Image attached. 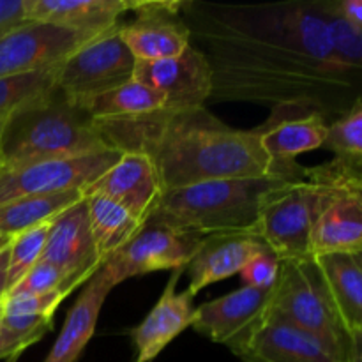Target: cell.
<instances>
[{
    "instance_id": "1",
    "label": "cell",
    "mask_w": 362,
    "mask_h": 362,
    "mask_svg": "<svg viewBox=\"0 0 362 362\" xmlns=\"http://www.w3.org/2000/svg\"><path fill=\"white\" fill-rule=\"evenodd\" d=\"M98 126L108 148L148 156L163 191L207 180L272 175L257 131L230 127L205 106L179 112L159 110L138 119L105 120Z\"/></svg>"
},
{
    "instance_id": "2",
    "label": "cell",
    "mask_w": 362,
    "mask_h": 362,
    "mask_svg": "<svg viewBox=\"0 0 362 362\" xmlns=\"http://www.w3.org/2000/svg\"><path fill=\"white\" fill-rule=\"evenodd\" d=\"M108 151L98 122L53 85L11 112L0 127V168Z\"/></svg>"
},
{
    "instance_id": "3",
    "label": "cell",
    "mask_w": 362,
    "mask_h": 362,
    "mask_svg": "<svg viewBox=\"0 0 362 362\" xmlns=\"http://www.w3.org/2000/svg\"><path fill=\"white\" fill-rule=\"evenodd\" d=\"M285 177L221 179L168 189L148 219L166 223L184 232L211 235L223 232H251L269 191Z\"/></svg>"
},
{
    "instance_id": "4",
    "label": "cell",
    "mask_w": 362,
    "mask_h": 362,
    "mask_svg": "<svg viewBox=\"0 0 362 362\" xmlns=\"http://www.w3.org/2000/svg\"><path fill=\"white\" fill-rule=\"evenodd\" d=\"M271 311L324 341L343 362H361V345L346 332L313 258L281 260Z\"/></svg>"
},
{
    "instance_id": "5",
    "label": "cell",
    "mask_w": 362,
    "mask_h": 362,
    "mask_svg": "<svg viewBox=\"0 0 362 362\" xmlns=\"http://www.w3.org/2000/svg\"><path fill=\"white\" fill-rule=\"evenodd\" d=\"M119 25L81 45L57 66L55 87L67 99L81 103L133 78L136 60L120 39Z\"/></svg>"
},
{
    "instance_id": "6",
    "label": "cell",
    "mask_w": 362,
    "mask_h": 362,
    "mask_svg": "<svg viewBox=\"0 0 362 362\" xmlns=\"http://www.w3.org/2000/svg\"><path fill=\"white\" fill-rule=\"evenodd\" d=\"M200 243L202 235L198 233L184 232L166 223L148 219L126 246L101 265L115 286L151 272L177 269L186 271Z\"/></svg>"
},
{
    "instance_id": "7",
    "label": "cell",
    "mask_w": 362,
    "mask_h": 362,
    "mask_svg": "<svg viewBox=\"0 0 362 362\" xmlns=\"http://www.w3.org/2000/svg\"><path fill=\"white\" fill-rule=\"evenodd\" d=\"M120 156L122 152L108 148L80 158L55 159L11 170L0 168V205L23 197L85 191L112 168Z\"/></svg>"
},
{
    "instance_id": "8",
    "label": "cell",
    "mask_w": 362,
    "mask_h": 362,
    "mask_svg": "<svg viewBox=\"0 0 362 362\" xmlns=\"http://www.w3.org/2000/svg\"><path fill=\"white\" fill-rule=\"evenodd\" d=\"M94 37L53 23L25 21L0 37V80L53 69Z\"/></svg>"
},
{
    "instance_id": "9",
    "label": "cell",
    "mask_w": 362,
    "mask_h": 362,
    "mask_svg": "<svg viewBox=\"0 0 362 362\" xmlns=\"http://www.w3.org/2000/svg\"><path fill=\"white\" fill-rule=\"evenodd\" d=\"M133 78L159 92L165 98L163 110L173 112L205 106L214 87L211 62L193 45L177 57L134 62Z\"/></svg>"
},
{
    "instance_id": "10",
    "label": "cell",
    "mask_w": 362,
    "mask_h": 362,
    "mask_svg": "<svg viewBox=\"0 0 362 362\" xmlns=\"http://www.w3.org/2000/svg\"><path fill=\"white\" fill-rule=\"evenodd\" d=\"M327 126L318 112L292 106V113H274L264 126L257 127L255 131L271 161L272 175L285 179L299 175L303 165L296 161L297 156L324 147Z\"/></svg>"
},
{
    "instance_id": "11",
    "label": "cell",
    "mask_w": 362,
    "mask_h": 362,
    "mask_svg": "<svg viewBox=\"0 0 362 362\" xmlns=\"http://www.w3.org/2000/svg\"><path fill=\"white\" fill-rule=\"evenodd\" d=\"M272 300V288L260 290L240 286L239 290L194 308L191 327L214 343L230 350L244 341L267 315Z\"/></svg>"
},
{
    "instance_id": "12",
    "label": "cell",
    "mask_w": 362,
    "mask_h": 362,
    "mask_svg": "<svg viewBox=\"0 0 362 362\" xmlns=\"http://www.w3.org/2000/svg\"><path fill=\"white\" fill-rule=\"evenodd\" d=\"M41 260L62 272L69 292L101 267L88 225L85 197L49 223Z\"/></svg>"
},
{
    "instance_id": "13",
    "label": "cell",
    "mask_w": 362,
    "mask_h": 362,
    "mask_svg": "<svg viewBox=\"0 0 362 362\" xmlns=\"http://www.w3.org/2000/svg\"><path fill=\"white\" fill-rule=\"evenodd\" d=\"M180 4L133 2L136 20L119 25L120 39L136 62L177 57L191 46V32L177 18Z\"/></svg>"
},
{
    "instance_id": "14",
    "label": "cell",
    "mask_w": 362,
    "mask_h": 362,
    "mask_svg": "<svg viewBox=\"0 0 362 362\" xmlns=\"http://www.w3.org/2000/svg\"><path fill=\"white\" fill-rule=\"evenodd\" d=\"M232 352L243 362H343L324 341L283 320L271 308L262 324Z\"/></svg>"
},
{
    "instance_id": "15",
    "label": "cell",
    "mask_w": 362,
    "mask_h": 362,
    "mask_svg": "<svg viewBox=\"0 0 362 362\" xmlns=\"http://www.w3.org/2000/svg\"><path fill=\"white\" fill-rule=\"evenodd\" d=\"M88 193L110 198L145 225L165 191L148 156L122 152L119 161L83 191V194Z\"/></svg>"
},
{
    "instance_id": "16",
    "label": "cell",
    "mask_w": 362,
    "mask_h": 362,
    "mask_svg": "<svg viewBox=\"0 0 362 362\" xmlns=\"http://www.w3.org/2000/svg\"><path fill=\"white\" fill-rule=\"evenodd\" d=\"M362 253V182L329 189L311 232V257Z\"/></svg>"
},
{
    "instance_id": "17",
    "label": "cell",
    "mask_w": 362,
    "mask_h": 362,
    "mask_svg": "<svg viewBox=\"0 0 362 362\" xmlns=\"http://www.w3.org/2000/svg\"><path fill=\"white\" fill-rule=\"evenodd\" d=\"M182 274L184 269L172 271L168 285L163 290L156 306L148 311L144 322L131 331V339L136 349L134 362H152L180 332L193 324V297L187 290H177Z\"/></svg>"
},
{
    "instance_id": "18",
    "label": "cell",
    "mask_w": 362,
    "mask_h": 362,
    "mask_svg": "<svg viewBox=\"0 0 362 362\" xmlns=\"http://www.w3.org/2000/svg\"><path fill=\"white\" fill-rule=\"evenodd\" d=\"M264 246L251 232H223L202 237L197 253L187 264V293L197 296L212 283L239 274L246 262Z\"/></svg>"
},
{
    "instance_id": "19",
    "label": "cell",
    "mask_w": 362,
    "mask_h": 362,
    "mask_svg": "<svg viewBox=\"0 0 362 362\" xmlns=\"http://www.w3.org/2000/svg\"><path fill=\"white\" fill-rule=\"evenodd\" d=\"M113 286L115 285L112 278L101 265L85 281L83 290L67 313L62 331L53 343L45 362H76L80 359L85 346L94 336L103 304Z\"/></svg>"
},
{
    "instance_id": "20",
    "label": "cell",
    "mask_w": 362,
    "mask_h": 362,
    "mask_svg": "<svg viewBox=\"0 0 362 362\" xmlns=\"http://www.w3.org/2000/svg\"><path fill=\"white\" fill-rule=\"evenodd\" d=\"M27 21H42L83 34L98 35L119 25V18L133 9L126 0H23Z\"/></svg>"
},
{
    "instance_id": "21",
    "label": "cell",
    "mask_w": 362,
    "mask_h": 362,
    "mask_svg": "<svg viewBox=\"0 0 362 362\" xmlns=\"http://www.w3.org/2000/svg\"><path fill=\"white\" fill-rule=\"evenodd\" d=\"M329 297L350 338L362 339V253H331L313 258Z\"/></svg>"
},
{
    "instance_id": "22",
    "label": "cell",
    "mask_w": 362,
    "mask_h": 362,
    "mask_svg": "<svg viewBox=\"0 0 362 362\" xmlns=\"http://www.w3.org/2000/svg\"><path fill=\"white\" fill-rule=\"evenodd\" d=\"M92 120H127L151 115L165 108V98L141 81L131 78L126 83L76 103Z\"/></svg>"
},
{
    "instance_id": "23",
    "label": "cell",
    "mask_w": 362,
    "mask_h": 362,
    "mask_svg": "<svg viewBox=\"0 0 362 362\" xmlns=\"http://www.w3.org/2000/svg\"><path fill=\"white\" fill-rule=\"evenodd\" d=\"M95 253L101 264L126 246L144 226L126 209L103 194H83Z\"/></svg>"
},
{
    "instance_id": "24",
    "label": "cell",
    "mask_w": 362,
    "mask_h": 362,
    "mask_svg": "<svg viewBox=\"0 0 362 362\" xmlns=\"http://www.w3.org/2000/svg\"><path fill=\"white\" fill-rule=\"evenodd\" d=\"M83 191H64L42 197H23L0 205V237L18 235L27 230L48 225L59 214L80 202Z\"/></svg>"
},
{
    "instance_id": "25",
    "label": "cell",
    "mask_w": 362,
    "mask_h": 362,
    "mask_svg": "<svg viewBox=\"0 0 362 362\" xmlns=\"http://www.w3.org/2000/svg\"><path fill=\"white\" fill-rule=\"evenodd\" d=\"M324 147L334 152L339 161L362 166V103L356 99L352 108L334 124L327 126Z\"/></svg>"
},
{
    "instance_id": "26",
    "label": "cell",
    "mask_w": 362,
    "mask_h": 362,
    "mask_svg": "<svg viewBox=\"0 0 362 362\" xmlns=\"http://www.w3.org/2000/svg\"><path fill=\"white\" fill-rule=\"evenodd\" d=\"M55 69L20 74V76L0 80V119H6L11 112L25 103L52 90L55 85Z\"/></svg>"
},
{
    "instance_id": "27",
    "label": "cell",
    "mask_w": 362,
    "mask_h": 362,
    "mask_svg": "<svg viewBox=\"0 0 362 362\" xmlns=\"http://www.w3.org/2000/svg\"><path fill=\"white\" fill-rule=\"evenodd\" d=\"M48 228L49 223L9 239V290L41 260Z\"/></svg>"
},
{
    "instance_id": "28",
    "label": "cell",
    "mask_w": 362,
    "mask_h": 362,
    "mask_svg": "<svg viewBox=\"0 0 362 362\" xmlns=\"http://www.w3.org/2000/svg\"><path fill=\"white\" fill-rule=\"evenodd\" d=\"M64 292L69 296L67 281L62 272L55 265L48 264L45 260H39L13 288L7 292L6 297H20V296H41L49 292Z\"/></svg>"
},
{
    "instance_id": "29",
    "label": "cell",
    "mask_w": 362,
    "mask_h": 362,
    "mask_svg": "<svg viewBox=\"0 0 362 362\" xmlns=\"http://www.w3.org/2000/svg\"><path fill=\"white\" fill-rule=\"evenodd\" d=\"M279 269H281V260L269 250L267 246H262L246 265L243 271L239 272L243 278L244 286H251V288L260 290H271L274 288L276 281H278Z\"/></svg>"
},
{
    "instance_id": "30",
    "label": "cell",
    "mask_w": 362,
    "mask_h": 362,
    "mask_svg": "<svg viewBox=\"0 0 362 362\" xmlns=\"http://www.w3.org/2000/svg\"><path fill=\"white\" fill-rule=\"evenodd\" d=\"M329 27V37H331L332 52H334L336 59L345 60L349 64H356L359 66L362 57V45H361V32L354 30L349 23L341 20L338 14L334 13V20L327 23Z\"/></svg>"
},
{
    "instance_id": "31",
    "label": "cell",
    "mask_w": 362,
    "mask_h": 362,
    "mask_svg": "<svg viewBox=\"0 0 362 362\" xmlns=\"http://www.w3.org/2000/svg\"><path fill=\"white\" fill-rule=\"evenodd\" d=\"M66 297V293L60 292V290L41 293V296L6 297L4 299V315H41V317H53L55 310Z\"/></svg>"
},
{
    "instance_id": "32",
    "label": "cell",
    "mask_w": 362,
    "mask_h": 362,
    "mask_svg": "<svg viewBox=\"0 0 362 362\" xmlns=\"http://www.w3.org/2000/svg\"><path fill=\"white\" fill-rule=\"evenodd\" d=\"M25 21L23 0H0V37Z\"/></svg>"
},
{
    "instance_id": "33",
    "label": "cell",
    "mask_w": 362,
    "mask_h": 362,
    "mask_svg": "<svg viewBox=\"0 0 362 362\" xmlns=\"http://www.w3.org/2000/svg\"><path fill=\"white\" fill-rule=\"evenodd\" d=\"M334 13L349 23L354 30L362 34V2L361 0H341L334 6Z\"/></svg>"
},
{
    "instance_id": "34",
    "label": "cell",
    "mask_w": 362,
    "mask_h": 362,
    "mask_svg": "<svg viewBox=\"0 0 362 362\" xmlns=\"http://www.w3.org/2000/svg\"><path fill=\"white\" fill-rule=\"evenodd\" d=\"M28 346H30V343L27 339L13 334L0 324V359H7L14 354H23V350Z\"/></svg>"
},
{
    "instance_id": "35",
    "label": "cell",
    "mask_w": 362,
    "mask_h": 362,
    "mask_svg": "<svg viewBox=\"0 0 362 362\" xmlns=\"http://www.w3.org/2000/svg\"><path fill=\"white\" fill-rule=\"evenodd\" d=\"M9 292V240L0 247V300Z\"/></svg>"
},
{
    "instance_id": "36",
    "label": "cell",
    "mask_w": 362,
    "mask_h": 362,
    "mask_svg": "<svg viewBox=\"0 0 362 362\" xmlns=\"http://www.w3.org/2000/svg\"><path fill=\"white\" fill-rule=\"evenodd\" d=\"M20 356H21V354H14V356L7 357L6 362H18V359H20Z\"/></svg>"
},
{
    "instance_id": "37",
    "label": "cell",
    "mask_w": 362,
    "mask_h": 362,
    "mask_svg": "<svg viewBox=\"0 0 362 362\" xmlns=\"http://www.w3.org/2000/svg\"><path fill=\"white\" fill-rule=\"evenodd\" d=\"M7 240H9V239H6V237H0V247H2V246H6V244H7Z\"/></svg>"
},
{
    "instance_id": "38",
    "label": "cell",
    "mask_w": 362,
    "mask_h": 362,
    "mask_svg": "<svg viewBox=\"0 0 362 362\" xmlns=\"http://www.w3.org/2000/svg\"><path fill=\"white\" fill-rule=\"evenodd\" d=\"M2 315H4V300H0V320H2Z\"/></svg>"
},
{
    "instance_id": "39",
    "label": "cell",
    "mask_w": 362,
    "mask_h": 362,
    "mask_svg": "<svg viewBox=\"0 0 362 362\" xmlns=\"http://www.w3.org/2000/svg\"><path fill=\"white\" fill-rule=\"evenodd\" d=\"M2 122H4V119H0V127H2Z\"/></svg>"
}]
</instances>
